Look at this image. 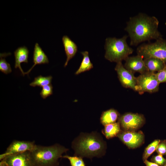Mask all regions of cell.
I'll return each mask as SVG.
<instances>
[{"label":"cell","instance_id":"7","mask_svg":"<svg viewBox=\"0 0 166 166\" xmlns=\"http://www.w3.org/2000/svg\"><path fill=\"white\" fill-rule=\"evenodd\" d=\"M115 69L122 85L125 88L131 89L136 91V78L134 76V74L126 69L122 62L117 63Z\"/></svg>","mask_w":166,"mask_h":166},{"label":"cell","instance_id":"22","mask_svg":"<svg viewBox=\"0 0 166 166\" xmlns=\"http://www.w3.org/2000/svg\"><path fill=\"white\" fill-rule=\"evenodd\" d=\"M160 142V140H156L146 147L143 156V159L144 161L147 160L152 154L156 150Z\"/></svg>","mask_w":166,"mask_h":166},{"label":"cell","instance_id":"24","mask_svg":"<svg viewBox=\"0 0 166 166\" xmlns=\"http://www.w3.org/2000/svg\"><path fill=\"white\" fill-rule=\"evenodd\" d=\"M53 93V87L52 85L50 84L44 86L42 87L40 93L42 97L45 99Z\"/></svg>","mask_w":166,"mask_h":166},{"label":"cell","instance_id":"17","mask_svg":"<svg viewBox=\"0 0 166 166\" xmlns=\"http://www.w3.org/2000/svg\"><path fill=\"white\" fill-rule=\"evenodd\" d=\"M118 112L113 109L103 112L100 118L101 123L104 125L115 123L119 117Z\"/></svg>","mask_w":166,"mask_h":166},{"label":"cell","instance_id":"6","mask_svg":"<svg viewBox=\"0 0 166 166\" xmlns=\"http://www.w3.org/2000/svg\"><path fill=\"white\" fill-rule=\"evenodd\" d=\"M136 78V91L142 94L145 92L152 93L158 92L160 84L156 73L148 72L140 74Z\"/></svg>","mask_w":166,"mask_h":166},{"label":"cell","instance_id":"1","mask_svg":"<svg viewBox=\"0 0 166 166\" xmlns=\"http://www.w3.org/2000/svg\"><path fill=\"white\" fill-rule=\"evenodd\" d=\"M159 23L155 17L143 13L130 18L125 28L130 38V45L136 46L144 41L162 38L158 29Z\"/></svg>","mask_w":166,"mask_h":166},{"label":"cell","instance_id":"16","mask_svg":"<svg viewBox=\"0 0 166 166\" xmlns=\"http://www.w3.org/2000/svg\"><path fill=\"white\" fill-rule=\"evenodd\" d=\"M145 65L149 72L155 73L162 70L164 67L165 63L161 60L152 57L144 58Z\"/></svg>","mask_w":166,"mask_h":166},{"label":"cell","instance_id":"10","mask_svg":"<svg viewBox=\"0 0 166 166\" xmlns=\"http://www.w3.org/2000/svg\"><path fill=\"white\" fill-rule=\"evenodd\" d=\"M2 160L8 166H33L30 151L8 155Z\"/></svg>","mask_w":166,"mask_h":166},{"label":"cell","instance_id":"21","mask_svg":"<svg viewBox=\"0 0 166 166\" xmlns=\"http://www.w3.org/2000/svg\"><path fill=\"white\" fill-rule=\"evenodd\" d=\"M10 53H0V70L6 74L11 72L12 69L10 65L6 61L5 57L9 55Z\"/></svg>","mask_w":166,"mask_h":166},{"label":"cell","instance_id":"12","mask_svg":"<svg viewBox=\"0 0 166 166\" xmlns=\"http://www.w3.org/2000/svg\"><path fill=\"white\" fill-rule=\"evenodd\" d=\"M118 137L127 146L132 148L139 146L144 140V135L140 132H124L119 134Z\"/></svg>","mask_w":166,"mask_h":166},{"label":"cell","instance_id":"4","mask_svg":"<svg viewBox=\"0 0 166 166\" xmlns=\"http://www.w3.org/2000/svg\"><path fill=\"white\" fill-rule=\"evenodd\" d=\"M128 37L125 35L120 38H107L105 45V58L110 61L117 63L125 60L133 51L127 43Z\"/></svg>","mask_w":166,"mask_h":166},{"label":"cell","instance_id":"8","mask_svg":"<svg viewBox=\"0 0 166 166\" xmlns=\"http://www.w3.org/2000/svg\"><path fill=\"white\" fill-rule=\"evenodd\" d=\"M35 145L34 141L14 140L9 146L6 152L0 155V160L10 155L30 152L33 149Z\"/></svg>","mask_w":166,"mask_h":166},{"label":"cell","instance_id":"11","mask_svg":"<svg viewBox=\"0 0 166 166\" xmlns=\"http://www.w3.org/2000/svg\"><path fill=\"white\" fill-rule=\"evenodd\" d=\"M125 61L124 68L134 74L138 72L142 74L149 72L145 65L143 58L139 55L128 57Z\"/></svg>","mask_w":166,"mask_h":166},{"label":"cell","instance_id":"31","mask_svg":"<svg viewBox=\"0 0 166 166\" xmlns=\"http://www.w3.org/2000/svg\"></svg>","mask_w":166,"mask_h":166},{"label":"cell","instance_id":"29","mask_svg":"<svg viewBox=\"0 0 166 166\" xmlns=\"http://www.w3.org/2000/svg\"><path fill=\"white\" fill-rule=\"evenodd\" d=\"M164 166H166V163L164 165Z\"/></svg>","mask_w":166,"mask_h":166},{"label":"cell","instance_id":"3","mask_svg":"<svg viewBox=\"0 0 166 166\" xmlns=\"http://www.w3.org/2000/svg\"><path fill=\"white\" fill-rule=\"evenodd\" d=\"M72 145L76 154L89 158L100 156L105 148L103 140L94 133L81 135Z\"/></svg>","mask_w":166,"mask_h":166},{"label":"cell","instance_id":"26","mask_svg":"<svg viewBox=\"0 0 166 166\" xmlns=\"http://www.w3.org/2000/svg\"><path fill=\"white\" fill-rule=\"evenodd\" d=\"M152 160L154 163L159 165H163L166 163V160L161 155L159 154L154 156Z\"/></svg>","mask_w":166,"mask_h":166},{"label":"cell","instance_id":"5","mask_svg":"<svg viewBox=\"0 0 166 166\" xmlns=\"http://www.w3.org/2000/svg\"><path fill=\"white\" fill-rule=\"evenodd\" d=\"M136 52L144 59L156 58L166 64V40L162 38L153 43L142 44L137 48Z\"/></svg>","mask_w":166,"mask_h":166},{"label":"cell","instance_id":"19","mask_svg":"<svg viewBox=\"0 0 166 166\" xmlns=\"http://www.w3.org/2000/svg\"><path fill=\"white\" fill-rule=\"evenodd\" d=\"M120 131L119 122H115L106 125L103 130V133L107 139L115 136Z\"/></svg>","mask_w":166,"mask_h":166},{"label":"cell","instance_id":"20","mask_svg":"<svg viewBox=\"0 0 166 166\" xmlns=\"http://www.w3.org/2000/svg\"><path fill=\"white\" fill-rule=\"evenodd\" d=\"M52 79V77L49 76L43 77L40 75L35 77L33 82L30 84L32 87L36 86L42 87L51 84Z\"/></svg>","mask_w":166,"mask_h":166},{"label":"cell","instance_id":"18","mask_svg":"<svg viewBox=\"0 0 166 166\" xmlns=\"http://www.w3.org/2000/svg\"><path fill=\"white\" fill-rule=\"evenodd\" d=\"M83 58L78 69L76 72L75 74L78 75L82 73L89 71L93 68V65L91 62L87 51L81 52Z\"/></svg>","mask_w":166,"mask_h":166},{"label":"cell","instance_id":"14","mask_svg":"<svg viewBox=\"0 0 166 166\" xmlns=\"http://www.w3.org/2000/svg\"><path fill=\"white\" fill-rule=\"evenodd\" d=\"M15 58V68H18L23 76L25 74L22 69L21 64L22 62L27 63L29 57V51L27 48L23 46L18 48L14 52Z\"/></svg>","mask_w":166,"mask_h":166},{"label":"cell","instance_id":"28","mask_svg":"<svg viewBox=\"0 0 166 166\" xmlns=\"http://www.w3.org/2000/svg\"><path fill=\"white\" fill-rule=\"evenodd\" d=\"M144 161L146 166H160L159 165L154 163L150 162L147 160H146Z\"/></svg>","mask_w":166,"mask_h":166},{"label":"cell","instance_id":"13","mask_svg":"<svg viewBox=\"0 0 166 166\" xmlns=\"http://www.w3.org/2000/svg\"><path fill=\"white\" fill-rule=\"evenodd\" d=\"M62 41L65 52L67 57L64 66L65 67L69 61L75 55L77 51V47L76 44L67 35L64 36Z\"/></svg>","mask_w":166,"mask_h":166},{"label":"cell","instance_id":"27","mask_svg":"<svg viewBox=\"0 0 166 166\" xmlns=\"http://www.w3.org/2000/svg\"><path fill=\"white\" fill-rule=\"evenodd\" d=\"M156 150L159 154L163 155L165 154L166 153V142L165 141L160 142Z\"/></svg>","mask_w":166,"mask_h":166},{"label":"cell","instance_id":"23","mask_svg":"<svg viewBox=\"0 0 166 166\" xmlns=\"http://www.w3.org/2000/svg\"><path fill=\"white\" fill-rule=\"evenodd\" d=\"M62 157L68 159L71 166H85L82 158L81 156L65 155L62 156Z\"/></svg>","mask_w":166,"mask_h":166},{"label":"cell","instance_id":"25","mask_svg":"<svg viewBox=\"0 0 166 166\" xmlns=\"http://www.w3.org/2000/svg\"><path fill=\"white\" fill-rule=\"evenodd\" d=\"M156 75L159 84L166 82V64L162 70L156 73Z\"/></svg>","mask_w":166,"mask_h":166},{"label":"cell","instance_id":"15","mask_svg":"<svg viewBox=\"0 0 166 166\" xmlns=\"http://www.w3.org/2000/svg\"><path fill=\"white\" fill-rule=\"evenodd\" d=\"M33 60L34 65L27 72L25 73V74L28 75L35 66L37 64H48L49 62L48 57L37 43H36L35 45Z\"/></svg>","mask_w":166,"mask_h":166},{"label":"cell","instance_id":"9","mask_svg":"<svg viewBox=\"0 0 166 166\" xmlns=\"http://www.w3.org/2000/svg\"><path fill=\"white\" fill-rule=\"evenodd\" d=\"M120 123L121 126L127 130L137 129L144 123V116L138 113H126L119 118Z\"/></svg>","mask_w":166,"mask_h":166},{"label":"cell","instance_id":"2","mask_svg":"<svg viewBox=\"0 0 166 166\" xmlns=\"http://www.w3.org/2000/svg\"><path fill=\"white\" fill-rule=\"evenodd\" d=\"M68 149L58 144L50 146L36 145L30 152L33 166H57L58 159Z\"/></svg>","mask_w":166,"mask_h":166},{"label":"cell","instance_id":"30","mask_svg":"<svg viewBox=\"0 0 166 166\" xmlns=\"http://www.w3.org/2000/svg\"><path fill=\"white\" fill-rule=\"evenodd\" d=\"M165 24L166 25V22L165 23Z\"/></svg>","mask_w":166,"mask_h":166}]
</instances>
